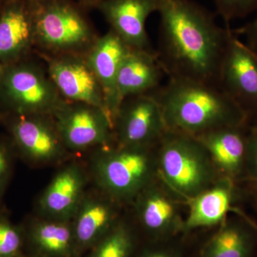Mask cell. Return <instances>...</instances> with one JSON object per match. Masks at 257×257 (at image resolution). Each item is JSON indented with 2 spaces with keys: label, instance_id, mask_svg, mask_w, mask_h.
Wrapping results in <instances>:
<instances>
[{
  "label": "cell",
  "instance_id": "cell-1",
  "mask_svg": "<svg viewBox=\"0 0 257 257\" xmlns=\"http://www.w3.org/2000/svg\"><path fill=\"white\" fill-rule=\"evenodd\" d=\"M157 58L170 79L219 87L225 51L232 30L193 0H158Z\"/></svg>",
  "mask_w": 257,
  "mask_h": 257
},
{
  "label": "cell",
  "instance_id": "cell-2",
  "mask_svg": "<svg viewBox=\"0 0 257 257\" xmlns=\"http://www.w3.org/2000/svg\"><path fill=\"white\" fill-rule=\"evenodd\" d=\"M160 104L167 130L192 136L230 126H246L248 114L217 86L170 79L150 93Z\"/></svg>",
  "mask_w": 257,
  "mask_h": 257
},
{
  "label": "cell",
  "instance_id": "cell-3",
  "mask_svg": "<svg viewBox=\"0 0 257 257\" xmlns=\"http://www.w3.org/2000/svg\"><path fill=\"white\" fill-rule=\"evenodd\" d=\"M156 156L158 178L184 204L221 177L207 149L192 135L167 130Z\"/></svg>",
  "mask_w": 257,
  "mask_h": 257
},
{
  "label": "cell",
  "instance_id": "cell-4",
  "mask_svg": "<svg viewBox=\"0 0 257 257\" xmlns=\"http://www.w3.org/2000/svg\"><path fill=\"white\" fill-rule=\"evenodd\" d=\"M35 49L41 57L87 55L99 35L76 0L30 2Z\"/></svg>",
  "mask_w": 257,
  "mask_h": 257
},
{
  "label": "cell",
  "instance_id": "cell-5",
  "mask_svg": "<svg viewBox=\"0 0 257 257\" xmlns=\"http://www.w3.org/2000/svg\"><path fill=\"white\" fill-rule=\"evenodd\" d=\"M156 146L102 147L95 173L108 197L115 202H133L157 180Z\"/></svg>",
  "mask_w": 257,
  "mask_h": 257
},
{
  "label": "cell",
  "instance_id": "cell-6",
  "mask_svg": "<svg viewBox=\"0 0 257 257\" xmlns=\"http://www.w3.org/2000/svg\"><path fill=\"white\" fill-rule=\"evenodd\" d=\"M0 99L15 114H50L64 101L46 65L26 59L5 66Z\"/></svg>",
  "mask_w": 257,
  "mask_h": 257
},
{
  "label": "cell",
  "instance_id": "cell-7",
  "mask_svg": "<svg viewBox=\"0 0 257 257\" xmlns=\"http://www.w3.org/2000/svg\"><path fill=\"white\" fill-rule=\"evenodd\" d=\"M52 116L67 150L101 148L115 142L112 121L100 107L64 100Z\"/></svg>",
  "mask_w": 257,
  "mask_h": 257
},
{
  "label": "cell",
  "instance_id": "cell-8",
  "mask_svg": "<svg viewBox=\"0 0 257 257\" xmlns=\"http://www.w3.org/2000/svg\"><path fill=\"white\" fill-rule=\"evenodd\" d=\"M167 131L162 109L151 94L128 96L115 118V143L120 147H152Z\"/></svg>",
  "mask_w": 257,
  "mask_h": 257
},
{
  "label": "cell",
  "instance_id": "cell-9",
  "mask_svg": "<svg viewBox=\"0 0 257 257\" xmlns=\"http://www.w3.org/2000/svg\"><path fill=\"white\" fill-rule=\"evenodd\" d=\"M133 202L139 225L147 241H164L184 235V218L180 209L181 203H184L160 179L140 193Z\"/></svg>",
  "mask_w": 257,
  "mask_h": 257
},
{
  "label": "cell",
  "instance_id": "cell-10",
  "mask_svg": "<svg viewBox=\"0 0 257 257\" xmlns=\"http://www.w3.org/2000/svg\"><path fill=\"white\" fill-rule=\"evenodd\" d=\"M219 87L242 108L249 120L257 116V58L233 31L221 64Z\"/></svg>",
  "mask_w": 257,
  "mask_h": 257
},
{
  "label": "cell",
  "instance_id": "cell-11",
  "mask_svg": "<svg viewBox=\"0 0 257 257\" xmlns=\"http://www.w3.org/2000/svg\"><path fill=\"white\" fill-rule=\"evenodd\" d=\"M41 57L64 100L92 104L104 109L108 114L104 92L88 64L86 55Z\"/></svg>",
  "mask_w": 257,
  "mask_h": 257
},
{
  "label": "cell",
  "instance_id": "cell-12",
  "mask_svg": "<svg viewBox=\"0 0 257 257\" xmlns=\"http://www.w3.org/2000/svg\"><path fill=\"white\" fill-rule=\"evenodd\" d=\"M10 131L23 156L36 163L59 160L67 150L52 115L15 114Z\"/></svg>",
  "mask_w": 257,
  "mask_h": 257
},
{
  "label": "cell",
  "instance_id": "cell-13",
  "mask_svg": "<svg viewBox=\"0 0 257 257\" xmlns=\"http://www.w3.org/2000/svg\"><path fill=\"white\" fill-rule=\"evenodd\" d=\"M35 49L30 2L7 0L0 11V62L10 65L25 60Z\"/></svg>",
  "mask_w": 257,
  "mask_h": 257
},
{
  "label": "cell",
  "instance_id": "cell-14",
  "mask_svg": "<svg viewBox=\"0 0 257 257\" xmlns=\"http://www.w3.org/2000/svg\"><path fill=\"white\" fill-rule=\"evenodd\" d=\"M247 125L212 130L195 137L207 149L221 177L244 182L247 156Z\"/></svg>",
  "mask_w": 257,
  "mask_h": 257
},
{
  "label": "cell",
  "instance_id": "cell-15",
  "mask_svg": "<svg viewBox=\"0 0 257 257\" xmlns=\"http://www.w3.org/2000/svg\"><path fill=\"white\" fill-rule=\"evenodd\" d=\"M97 9L128 47L152 51L146 21L158 10V0H104Z\"/></svg>",
  "mask_w": 257,
  "mask_h": 257
},
{
  "label": "cell",
  "instance_id": "cell-16",
  "mask_svg": "<svg viewBox=\"0 0 257 257\" xmlns=\"http://www.w3.org/2000/svg\"><path fill=\"white\" fill-rule=\"evenodd\" d=\"M239 194L237 184L220 177L210 187L186 201L188 213L184 217V234L222 224Z\"/></svg>",
  "mask_w": 257,
  "mask_h": 257
},
{
  "label": "cell",
  "instance_id": "cell-17",
  "mask_svg": "<svg viewBox=\"0 0 257 257\" xmlns=\"http://www.w3.org/2000/svg\"><path fill=\"white\" fill-rule=\"evenodd\" d=\"M130 47L111 29L99 36L86 55L88 64L104 92L106 109L114 124L119 104L116 82L120 65Z\"/></svg>",
  "mask_w": 257,
  "mask_h": 257
},
{
  "label": "cell",
  "instance_id": "cell-18",
  "mask_svg": "<svg viewBox=\"0 0 257 257\" xmlns=\"http://www.w3.org/2000/svg\"><path fill=\"white\" fill-rule=\"evenodd\" d=\"M164 72L156 52L128 49L120 65L116 82L119 106L128 96L150 94L160 87Z\"/></svg>",
  "mask_w": 257,
  "mask_h": 257
},
{
  "label": "cell",
  "instance_id": "cell-19",
  "mask_svg": "<svg viewBox=\"0 0 257 257\" xmlns=\"http://www.w3.org/2000/svg\"><path fill=\"white\" fill-rule=\"evenodd\" d=\"M257 226L238 216L227 218L203 245L198 257H253Z\"/></svg>",
  "mask_w": 257,
  "mask_h": 257
},
{
  "label": "cell",
  "instance_id": "cell-20",
  "mask_svg": "<svg viewBox=\"0 0 257 257\" xmlns=\"http://www.w3.org/2000/svg\"><path fill=\"white\" fill-rule=\"evenodd\" d=\"M114 203L95 197L81 202L72 224L79 256L91 249L119 221Z\"/></svg>",
  "mask_w": 257,
  "mask_h": 257
},
{
  "label": "cell",
  "instance_id": "cell-21",
  "mask_svg": "<svg viewBox=\"0 0 257 257\" xmlns=\"http://www.w3.org/2000/svg\"><path fill=\"white\" fill-rule=\"evenodd\" d=\"M84 179L76 166L60 171L44 192L40 201L42 210L56 220L68 221L75 215L82 201Z\"/></svg>",
  "mask_w": 257,
  "mask_h": 257
},
{
  "label": "cell",
  "instance_id": "cell-22",
  "mask_svg": "<svg viewBox=\"0 0 257 257\" xmlns=\"http://www.w3.org/2000/svg\"><path fill=\"white\" fill-rule=\"evenodd\" d=\"M30 239L42 257H79L73 226L68 221L50 219L32 226Z\"/></svg>",
  "mask_w": 257,
  "mask_h": 257
},
{
  "label": "cell",
  "instance_id": "cell-23",
  "mask_svg": "<svg viewBox=\"0 0 257 257\" xmlns=\"http://www.w3.org/2000/svg\"><path fill=\"white\" fill-rule=\"evenodd\" d=\"M138 247V237L135 230L119 220L91 248L89 257H133Z\"/></svg>",
  "mask_w": 257,
  "mask_h": 257
},
{
  "label": "cell",
  "instance_id": "cell-24",
  "mask_svg": "<svg viewBox=\"0 0 257 257\" xmlns=\"http://www.w3.org/2000/svg\"><path fill=\"white\" fill-rule=\"evenodd\" d=\"M248 128L247 156L244 182L247 184L248 195L257 207V116Z\"/></svg>",
  "mask_w": 257,
  "mask_h": 257
},
{
  "label": "cell",
  "instance_id": "cell-25",
  "mask_svg": "<svg viewBox=\"0 0 257 257\" xmlns=\"http://www.w3.org/2000/svg\"><path fill=\"white\" fill-rule=\"evenodd\" d=\"M184 235L174 239L164 241H149L133 257H186L185 248L182 237Z\"/></svg>",
  "mask_w": 257,
  "mask_h": 257
},
{
  "label": "cell",
  "instance_id": "cell-26",
  "mask_svg": "<svg viewBox=\"0 0 257 257\" xmlns=\"http://www.w3.org/2000/svg\"><path fill=\"white\" fill-rule=\"evenodd\" d=\"M216 12L227 26L232 20L248 16L257 10V0H213Z\"/></svg>",
  "mask_w": 257,
  "mask_h": 257
},
{
  "label": "cell",
  "instance_id": "cell-27",
  "mask_svg": "<svg viewBox=\"0 0 257 257\" xmlns=\"http://www.w3.org/2000/svg\"><path fill=\"white\" fill-rule=\"evenodd\" d=\"M23 243L20 230L0 216V257H18Z\"/></svg>",
  "mask_w": 257,
  "mask_h": 257
},
{
  "label": "cell",
  "instance_id": "cell-28",
  "mask_svg": "<svg viewBox=\"0 0 257 257\" xmlns=\"http://www.w3.org/2000/svg\"><path fill=\"white\" fill-rule=\"evenodd\" d=\"M11 167V155L8 147L0 141V197L4 192Z\"/></svg>",
  "mask_w": 257,
  "mask_h": 257
},
{
  "label": "cell",
  "instance_id": "cell-29",
  "mask_svg": "<svg viewBox=\"0 0 257 257\" xmlns=\"http://www.w3.org/2000/svg\"><path fill=\"white\" fill-rule=\"evenodd\" d=\"M243 32L247 39L248 44L246 45L257 54V16L243 29Z\"/></svg>",
  "mask_w": 257,
  "mask_h": 257
},
{
  "label": "cell",
  "instance_id": "cell-30",
  "mask_svg": "<svg viewBox=\"0 0 257 257\" xmlns=\"http://www.w3.org/2000/svg\"><path fill=\"white\" fill-rule=\"evenodd\" d=\"M78 4L84 9L87 10L92 9H97L99 6L104 1V0H76Z\"/></svg>",
  "mask_w": 257,
  "mask_h": 257
},
{
  "label": "cell",
  "instance_id": "cell-31",
  "mask_svg": "<svg viewBox=\"0 0 257 257\" xmlns=\"http://www.w3.org/2000/svg\"><path fill=\"white\" fill-rule=\"evenodd\" d=\"M5 70V66L0 62V79L3 77V72Z\"/></svg>",
  "mask_w": 257,
  "mask_h": 257
},
{
  "label": "cell",
  "instance_id": "cell-32",
  "mask_svg": "<svg viewBox=\"0 0 257 257\" xmlns=\"http://www.w3.org/2000/svg\"><path fill=\"white\" fill-rule=\"evenodd\" d=\"M4 3L5 2H3V0H0V11H1L2 8H3Z\"/></svg>",
  "mask_w": 257,
  "mask_h": 257
},
{
  "label": "cell",
  "instance_id": "cell-33",
  "mask_svg": "<svg viewBox=\"0 0 257 257\" xmlns=\"http://www.w3.org/2000/svg\"><path fill=\"white\" fill-rule=\"evenodd\" d=\"M25 1L33 2V1H36V0H25Z\"/></svg>",
  "mask_w": 257,
  "mask_h": 257
},
{
  "label": "cell",
  "instance_id": "cell-34",
  "mask_svg": "<svg viewBox=\"0 0 257 257\" xmlns=\"http://www.w3.org/2000/svg\"><path fill=\"white\" fill-rule=\"evenodd\" d=\"M33 257H42V256H38V255H35V256H33Z\"/></svg>",
  "mask_w": 257,
  "mask_h": 257
},
{
  "label": "cell",
  "instance_id": "cell-35",
  "mask_svg": "<svg viewBox=\"0 0 257 257\" xmlns=\"http://www.w3.org/2000/svg\"><path fill=\"white\" fill-rule=\"evenodd\" d=\"M254 54H255V55H256V58H257V54L255 53V52H254Z\"/></svg>",
  "mask_w": 257,
  "mask_h": 257
}]
</instances>
